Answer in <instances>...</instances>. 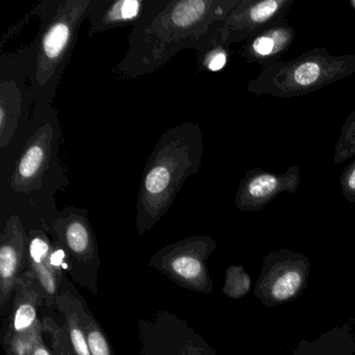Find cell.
<instances>
[{
	"mask_svg": "<svg viewBox=\"0 0 355 355\" xmlns=\"http://www.w3.org/2000/svg\"><path fill=\"white\" fill-rule=\"evenodd\" d=\"M207 241L205 238L192 239L180 247V252L173 257L171 269L176 275L188 282H198L203 275L202 263L196 254L197 249Z\"/></svg>",
	"mask_w": 355,
	"mask_h": 355,
	"instance_id": "cell-14",
	"label": "cell"
},
{
	"mask_svg": "<svg viewBox=\"0 0 355 355\" xmlns=\"http://www.w3.org/2000/svg\"><path fill=\"white\" fill-rule=\"evenodd\" d=\"M32 355H51L49 351L47 350L46 347L43 344L42 340H41L40 336H39L38 340H37Z\"/></svg>",
	"mask_w": 355,
	"mask_h": 355,
	"instance_id": "cell-23",
	"label": "cell"
},
{
	"mask_svg": "<svg viewBox=\"0 0 355 355\" xmlns=\"http://www.w3.org/2000/svg\"><path fill=\"white\" fill-rule=\"evenodd\" d=\"M26 232L19 216L11 215L1 234L0 247V275H1V296L3 304L11 294L20 263L24 259Z\"/></svg>",
	"mask_w": 355,
	"mask_h": 355,
	"instance_id": "cell-11",
	"label": "cell"
},
{
	"mask_svg": "<svg viewBox=\"0 0 355 355\" xmlns=\"http://www.w3.org/2000/svg\"><path fill=\"white\" fill-rule=\"evenodd\" d=\"M296 31L280 21L261 31L245 42L243 57L249 63H257L265 68L279 61L280 58L292 46Z\"/></svg>",
	"mask_w": 355,
	"mask_h": 355,
	"instance_id": "cell-9",
	"label": "cell"
},
{
	"mask_svg": "<svg viewBox=\"0 0 355 355\" xmlns=\"http://www.w3.org/2000/svg\"><path fill=\"white\" fill-rule=\"evenodd\" d=\"M228 49H226L217 41L211 49L201 53V66L211 72L223 69L228 61Z\"/></svg>",
	"mask_w": 355,
	"mask_h": 355,
	"instance_id": "cell-19",
	"label": "cell"
},
{
	"mask_svg": "<svg viewBox=\"0 0 355 355\" xmlns=\"http://www.w3.org/2000/svg\"><path fill=\"white\" fill-rule=\"evenodd\" d=\"M350 6H351V8H352L353 11L355 12V0H351Z\"/></svg>",
	"mask_w": 355,
	"mask_h": 355,
	"instance_id": "cell-24",
	"label": "cell"
},
{
	"mask_svg": "<svg viewBox=\"0 0 355 355\" xmlns=\"http://www.w3.org/2000/svg\"><path fill=\"white\" fill-rule=\"evenodd\" d=\"M53 228L73 254L91 255L94 248V234L86 209L66 207L53 218Z\"/></svg>",
	"mask_w": 355,
	"mask_h": 355,
	"instance_id": "cell-12",
	"label": "cell"
},
{
	"mask_svg": "<svg viewBox=\"0 0 355 355\" xmlns=\"http://www.w3.org/2000/svg\"><path fill=\"white\" fill-rule=\"evenodd\" d=\"M240 0H148L132 26L128 47L112 69L116 76L138 80L150 76L178 53L193 49L203 53Z\"/></svg>",
	"mask_w": 355,
	"mask_h": 355,
	"instance_id": "cell-1",
	"label": "cell"
},
{
	"mask_svg": "<svg viewBox=\"0 0 355 355\" xmlns=\"http://www.w3.org/2000/svg\"><path fill=\"white\" fill-rule=\"evenodd\" d=\"M17 279L16 286H18V292L13 320L16 334L26 331L36 323L37 306L41 297L36 276L28 272Z\"/></svg>",
	"mask_w": 355,
	"mask_h": 355,
	"instance_id": "cell-13",
	"label": "cell"
},
{
	"mask_svg": "<svg viewBox=\"0 0 355 355\" xmlns=\"http://www.w3.org/2000/svg\"><path fill=\"white\" fill-rule=\"evenodd\" d=\"M148 0H95L89 15V37L132 24L144 12Z\"/></svg>",
	"mask_w": 355,
	"mask_h": 355,
	"instance_id": "cell-10",
	"label": "cell"
},
{
	"mask_svg": "<svg viewBox=\"0 0 355 355\" xmlns=\"http://www.w3.org/2000/svg\"><path fill=\"white\" fill-rule=\"evenodd\" d=\"M30 134L18 155L3 196L17 207H44L69 184L68 168L61 157L62 128L53 105L35 107Z\"/></svg>",
	"mask_w": 355,
	"mask_h": 355,
	"instance_id": "cell-3",
	"label": "cell"
},
{
	"mask_svg": "<svg viewBox=\"0 0 355 355\" xmlns=\"http://www.w3.org/2000/svg\"><path fill=\"white\" fill-rule=\"evenodd\" d=\"M294 0H240L218 34V42L226 49L246 42L261 31L284 21Z\"/></svg>",
	"mask_w": 355,
	"mask_h": 355,
	"instance_id": "cell-7",
	"label": "cell"
},
{
	"mask_svg": "<svg viewBox=\"0 0 355 355\" xmlns=\"http://www.w3.org/2000/svg\"><path fill=\"white\" fill-rule=\"evenodd\" d=\"M34 46L1 58L0 80V146L3 151L32 120ZM33 114V113H32Z\"/></svg>",
	"mask_w": 355,
	"mask_h": 355,
	"instance_id": "cell-6",
	"label": "cell"
},
{
	"mask_svg": "<svg viewBox=\"0 0 355 355\" xmlns=\"http://www.w3.org/2000/svg\"><path fill=\"white\" fill-rule=\"evenodd\" d=\"M355 155V110L346 118L334 148V164L338 165Z\"/></svg>",
	"mask_w": 355,
	"mask_h": 355,
	"instance_id": "cell-15",
	"label": "cell"
},
{
	"mask_svg": "<svg viewBox=\"0 0 355 355\" xmlns=\"http://www.w3.org/2000/svg\"><path fill=\"white\" fill-rule=\"evenodd\" d=\"M39 323L36 322L32 327L26 331L18 332L17 336L13 340V352L15 355L32 354L39 336Z\"/></svg>",
	"mask_w": 355,
	"mask_h": 355,
	"instance_id": "cell-20",
	"label": "cell"
},
{
	"mask_svg": "<svg viewBox=\"0 0 355 355\" xmlns=\"http://www.w3.org/2000/svg\"><path fill=\"white\" fill-rule=\"evenodd\" d=\"M355 73V53L332 55L326 49H313L291 61L263 68L246 85V91L261 96L291 99L315 92Z\"/></svg>",
	"mask_w": 355,
	"mask_h": 355,
	"instance_id": "cell-5",
	"label": "cell"
},
{
	"mask_svg": "<svg viewBox=\"0 0 355 355\" xmlns=\"http://www.w3.org/2000/svg\"><path fill=\"white\" fill-rule=\"evenodd\" d=\"M298 166H292L282 174L253 168L239 184L234 203L242 211H259L282 193H296L300 186Z\"/></svg>",
	"mask_w": 355,
	"mask_h": 355,
	"instance_id": "cell-8",
	"label": "cell"
},
{
	"mask_svg": "<svg viewBox=\"0 0 355 355\" xmlns=\"http://www.w3.org/2000/svg\"><path fill=\"white\" fill-rule=\"evenodd\" d=\"M205 155L200 125L182 122L164 132L149 155L137 201L140 232L153 227L173 205L184 182L199 171Z\"/></svg>",
	"mask_w": 355,
	"mask_h": 355,
	"instance_id": "cell-2",
	"label": "cell"
},
{
	"mask_svg": "<svg viewBox=\"0 0 355 355\" xmlns=\"http://www.w3.org/2000/svg\"><path fill=\"white\" fill-rule=\"evenodd\" d=\"M340 186L346 200L355 203V159L340 174Z\"/></svg>",
	"mask_w": 355,
	"mask_h": 355,
	"instance_id": "cell-21",
	"label": "cell"
},
{
	"mask_svg": "<svg viewBox=\"0 0 355 355\" xmlns=\"http://www.w3.org/2000/svg\"><path fill=\"white\" fill-rule=\"evenodd\" d=\"M63 311H66V315H67L70 340H71L72 346H73L76 354L92 355L90 348H89L84 330L82 329V324H80L78 311H76V313H74L71 305L69 304H68V309H66L65 305H64Z\"/></svg>",
	"mask_w": 355,
	"mask_h": 355,
	"instance_id": "cell-18",
	"label": "cell"
},
{
	"mask_svg": "<svg viewBox=\"0 0 355 355\" xmlns=\"http://www.w3.org/2000/svg\"><path fill=\"white\" fill-rule=\"evenodd\" d=\"M64 259H65V252L62 249H57L53 251L51 254V263L53 267L59 268L63 263Z\"/></svg>",
	"mask_w": 355,
	"mask_h": 355,
	"instance_id": "cell-22",
	"label": "cell"
},
{
	"mask_svg": "<svg viewBox=\"0 0 355 355\" xmlns=\"http://www.w3.org/2000/svg\"><path fill=\"white\" fill-rule=\"evenodd\" d=\"M95 0H43L32 15L40 20L34 45L33 95L35 107L53 103Z\"/></svg>",
	"mask_w": 355,
	"mask_h": 355,
	"instance_id": "cell-4",
	"label": "cell"
},
{
	"mask_svg": "<svg viewBox=\"0 0 355 355\" xmlns=\"http://www.w3.org/2000/svg\"><path fill=\"white\" fill-rule=\"evenodd\" d=\"M83 315L82 319L80 318V324L84 327L85 336L88 342L89 348H90L92 355H112L111 349H110L109 343L107 338L103 336L98 326L95 324L94 320L91 319L85 311L80 313Z\"/></svg>",
	"mask_w": 355,
	"mask_h": 355,
	"instance_id": "cell-16",
	"label": "cell"
},
{
	"mask_svg": "<svg viewBox=\"0 0 355 355\" xmlns=\"http://www.w3.org/2000/svg\"><path fill=\"white\" fill-rule=\"evenodd\" d=\"M302 284V277L296 270H286L272 284L271 294L276 300L284 301L296 294Z\"/></svg>",
	"mask_w": 355,
	"mask_h": 355,
	"instance_id": "cell-17",
	"label": "cell"
}]
</instances>
